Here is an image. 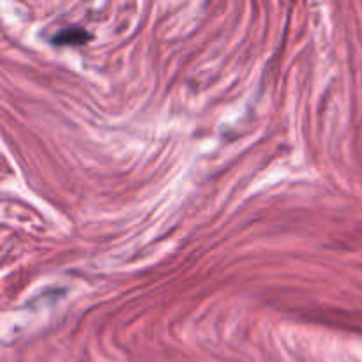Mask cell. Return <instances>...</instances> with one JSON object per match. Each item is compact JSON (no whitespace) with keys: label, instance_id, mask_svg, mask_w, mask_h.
Listing matches in <instances>:
<instances>
[{"label":"cell","instance_id":"6da1fadb","mask_svg":"<svg viewBox=\"0 0 362 362\" xmlns=\"http://www.w3.org/2000/svg\"><path fill=\"white\" fill-rule=\"evenodd\" d=\"M87 39H90L87 28L80 27V25H73V27L60 28L55 35L52 37V41L55 45H81Z\"/></svg>","mask_w":362,"mask_h":362}]
</instances>
